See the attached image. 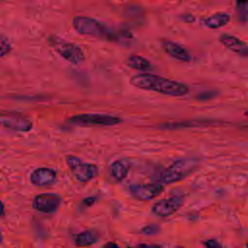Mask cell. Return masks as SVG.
<instances>
[{
    "mask_svg": "<svg viewBox=\"0 0 248 248\" xmlns=\"http://www.w3.org/2000/svg\"><path fill=\"white\" fill-rule=\"evenodd\" d=\"M247 2L248 0H236L238 17L242 22H246L247 20Z\"/></svg>",
    "mask_w": 248,
    "mask_h": 248,
    "instance_id": "cell-18",
    "label": "cell"
},
{
    "mask_svg": "<svg viewBox=\"0 0 248 248\" xmlns=\"http://www.w3.org/2000/svg\"><path fill=\"white\" fill-rule=\"evenodd\" d=\"M12 50V46L8 38L0 33V57L7 55Z\"/></svg>",
    "mask_w": 248,
    "mask_h": 248,
    "instance_id": "cell-19",
    "label": "cell"
},
{
    "mask_svg": "<svg viewBox=\"0 0 248 248\" xmlns=\"http://www.w3.org/2000/svg\"><path fill=\"white\" fill-rule=\"evenodd\" d=\"M230 20H231L230 15L226 13H218L209 17H206L203 20V24L210 29H217L228 24Z\"/></svg>",
    "mask_w": 248,
    "mask_h": 248,
    "instance_id": "cell-15",
    "label": "cell"
},
{
    "mask_svg": "<svg viewBox=\"0 0 248 248\" xmlns=\"http://www.w3.org/2000/svg\"><path fill=\"white\" fill-rule=\"evenodd\" d=\"M5 215V206L4 203L0 201V217H3Z\"/></svg>",
    "mask_w": 248,
    "mask_h": 248,
    "instance_id": "cell-24",
    "label": "cell"
},
{
    "mask_svg": "<svg viewBox=\"0 0 248 248\" xmlns=\"http://www.w3.org/2000/svg\"><path fill=\"white\" fill-rule=\"evenodd\" d=\"M98 234L93 231H84L75 236V244L78 247H87L98 241Z\"/></svg>",
    "mask_w": 248,
    "mask_h": 248,
    "instance_id": "cell-16",
    "label": "cell"
},
{
    "mask_svg": "<svg viewBox=\"0 0 248 248\" xmlns=\"http://www.w3.org/2000/svg\"><path fill=\"white\" fill-rule=\"evenodd\" d=\"M62 202V198L55 193H42L34 197L32 206L43 213L55 212Z\"/></svg>",
    "mask_w": 248,
    "mask_h": 248,
    "instance_id": "cell-10",
    "label": "cell"
},
{
    "mask_svg": "<svg viewBox=\"0 0 248 248\" xmlns=\"http://www.w3.org/2000/svg\"><path fill=\"white\" fill-rule=\"evenodd\" d=\"M129 170L130 163L127 160H116L112 162L109 167V174L111 178L114 179V181L120 182L126 178L129 173Z\"/></svg>",
    "mask_w": 248,
    "mask_h": 248,
    "instance_id": "cell-14",
    "label": "cell"
},
{
    "mask_svg": "<svg viewBox=\"0 0 248 248\" xmlns=\"http://www.w3.org/2000/svg\"><path fill=\"white\" fill-rule=\"evenodd\" d=\"M198 164L199 161L195 158L178 159L158 174L156 182L164 185L182 180L197 169Z\"/></svg>",
    "mask_w": 248,
    "mask_h": 248,
    "instance_id": "cell-2",
    "label": "cell"
},
{
    "mask_svg": "<svg viewBox=\"0 0 248 248\" xmlns=\"http://www.w3.org/2000/svg\"><path fill=\"white\" fill-rule=\"evenodd\" d=\"M183 20L186 21V22H192L195 20V17L193 16H190V15H186L183 16Z\"/></svg>",
    "mask_w": 248,
    "mask_h": 248,
    "instance_id": "cell-23",
    "label": "cell"
},
{
    "mask_svg": "<svg viewBox=\"0 0 248 248\" xmlns=\"http://www.w3.org/2000/svg\"><path fill=\"white\" fill-rule=\"evenodd\" d=\"M163 191L164 186L159 182L149 184H133L129 186V192L131 196L141 202L153 200Z\"/></svg>",
    "mask_w": 248,
    "mask_h": 248,
    "instance_id": "cell-9",
    "label": "cell"
},
{
    "mask_svg": "<svg viewBox=\"0 0 248 248\" xmlns=\"http://www.w3.org/2000/svg\"><path fill=\"white\" fill-rule=\"evenodd\" d=\"M162 46L170 56H171L176 60L183 61V62H190L192 60V56L189 53V51L186 48H184L182 46L174 42L164 40L162 42Z\"/></svg>",
    "mask_w": 248,
    "mask_h": 248,
    "instance_id": "cell-12",
    "label": "cell"
},
{
    "mask_svg": "<svg viewBox=\"0 0 248 248\" xmlns=\"http://www.w3.org/2000/svg\"><path fill=\"white\" fill-rule=\"evenodd\" d=\"M202 244L207 247V248H217V247H221L222 244L219 243L217 240L215 239H207L205 241L202 242Z\"/></svg>",
    "mask_w": 248,
    "mask_h": 248,
    "instance_id": "cell-21",
    "label": "cell"
},
{
    "mask_svg": "<svg viewBox=\"0 0 248 248\" xmlns=\"http://www.w3.org/2000/svg\"><path fill=\"white\" fill-rule=\"evenodd\" d=\"M0 125L16 132H29L33 128L30 119L16 112L0 113Z\"/></svg>",
    "mask_w": 248,
    "mask_h": 248,
    "instance_id": "cell-8",
    "label": "cell"
},
{
    "mask_svg": "<svg viewBox=\"0 0 248 248\" xmlns=\"http://www.w3.org/2000/svg\"><path fill=\"white\" fill-rule=\"evenodd\" d=\"M159 232H160V227L156 224L155 225L154 224L147 225L141 229V233L145 234V235H153V234L158 233Z\"/></svg>",
    "mask_w": 248,
    "mask_h": 248,
    "instance_id": "cell-20",
    "label": "cell"
},
{
    "mask_svg": "<svg viewBox=\"0 0 248 248\" xmlns=\"http://www.w3.org/2000/svg\"><path fill=\"white\" fill-rule=\"evenodd\" d=\"M104 247H113V248H116V247H118V244L113 243V242H108V243H106L104 245Z\"/></svg>",
    "mask_w": 248,
    "mask_h": 248,
    "instance_id": "cell-25",
    "label": "cell"
},
{
    "mask_svg": "<svg viewBox=\"0 0 248 248\" xmlns=\"http://www.w3.org/2000/svg\"><path fill=\"white\" fill-rule=\"evenodd\" d=\"M219 40L230 50L243 57H246L248 55V46L246 43L241 41L240 39L229 34H223L220 36Z\"/></svg>",
    "mask_w": 248,
    "mask_h": 248,
    "instance_id": "cell-13",
    "label": "cell"
},
{
    "mask_svg": "<svg viewBox=\"0 0 248 248\" xmlns=\"http://www.w3.org/2000/svg\"><path fill=\"white\" fill-rule=\"evenodd\" d=\"M184 202V197L180 195H174L156 202L152 205V212L159 217H168L175 213Z\"/></svg>",
    "mask_w": 248,
    "mask_h": 248,
    "instance_id": "cell-7",
    "label": "cell"
},
{
    "mask_svg": "<svg viewBox=\"0 0 248 248\" xmlns=\"http://www.w3.org/2000/svg\"><path fill=\"white\" fill-rule=\"evenodd\" d=\"M127 65L133 69L140 71H149L152 69L150 62L140 55H131L127 60Z\"/></svg>",
    "mask_w": 248,
    "mask_h": 248,
    "instance_id": "cell-17",
    "label": "cell"
},
{
    "mask_svg": "<svg viewBox=\"0 0 248 248\" xmlns=\"http://www.w3.org/2000/svg\"><path fill=\"white\" fill-rule=\"evenodd\" d=\"M48 42L54 50L71 64L79 65L84 61V53L79 46L56 36L49 37Z\"/></svg>",
    "mask_w": 248,
    "mask_h": 248,
    "instance_id": "cell-3",
    "label": "cell"
},
{
    "mask_svg": "<svg viewBox=\"0 0 248 248\" xmlns=\"http://www.w3.org/2000/svg\"><path fill=\"white\" fill-rule=\"evenodd\" d=\"M66 163L76 179L82 183L91 181L99 173V170L96 165L83 162L74 155H67Z\"/></svg>",
    "mask_w": 248,
    "mask_h": 248,
    "instance_id": "cell-5",
    "label": "cell"
},
{
    "mask_svg": "<svg viewBox=\"0 0 248 248\" xmlns=\"http://www.w3.org/2000/svg\"><path fill=\"white\" fill-rule=\"evenodd\" d=\"M68 121L78 126H114L121 123L122 119L103 113H80L73 115Z\"/></svg>",
    "mask_w": 248,
    "mask_h": 248,
    "instance_id": "cell-6",
    "label": "cell"
},
{
    "mask_svg": "<svg viewBox=\"0 0 248 248\" xmlns=\"http://www.w3.org/2000/svg\"><path fill=\"white\" fill-rule=\"evenodd\" d=\"M129 82L134 87L142 90L155 91L164 95L173 97L184 96L188 94L190 90L189 86L185 83L148 73L134 75L130 78Z\"/></svg>",
    "mask_w": 248,
    "mask_h": 248,
    "instance_id": "cell-1",
    "label": "cell"
},
{
    "mask_svg": "<svg viewBox=\"0 0 248 248\" xmlns=\"http://www.w3.org/2000/svg\"><path fill=\"white\" fill-rule=\"evenodd\" d=\"M30 182L35 186H49L56 181V170L50 168H37L30 173Z\"/></svg>",
    "mask_w": 248,
    "mask_h": 248,
    "instance_id": "cell-11",
    "label": "cell"
},
{
    "mask_svg": "<svg viewBox=\"0 0 248 248\" xmlns=\"http://www.w3.org/2000/svg\"><path fill=\"white\" fill-rule=\"evenodd\" d=\"M96 201V198H93V197H89V198H86L83 200V203L84 204H87V205H92Z\"/></svg>",
    "mask_w": 248,
    "mask_h": 248,
    "instance_id": "cell-22",
    "label": "cell"
},
{
    "mask_svg": "<svg viewBox=\"0 0 248 248\" xmlns=\"http://www.w3.org/2000/svg\"><path fill=\"white\" fill-rule=\"evenodd\" d=\"M73 26L75 30L81 35H88L97 38L108 39L110 34L108 29L95 18L78 16L74 17Z\"/></svg>",
    "mask_w": 248,
    "mask_h": 248,
    "instance_id": "cell-4",
    "label": "cell"
},
{
    "mask_svg": "<svg viewBox=\"0 0 248 248\" xmlns=\"http://www.w3.org/2000/svg\"><path fill=\"white\" fill-rule=\"evenodd\" d=\"M2 240V234H1V231H0V241Z\"/></svg>",
    "mask_w": 248,
    "mask_h": 248,
    "instance_id": "cell-26",
    "label": "cell"
}]
</instances>
